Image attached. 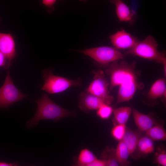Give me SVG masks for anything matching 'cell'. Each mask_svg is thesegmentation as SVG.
Here are the masks:
<instances>
[{
  "label": "cell",
  "instance_id": "obj_14",
  "mask_svg": "<svg viewBox=\"0 0 166 166\" xmlns=\"http://www.w3.org/2000/svg\"><path fill=\"white\" fill-rule=\"evenodd\" d=\"M166 84L164 78H161L155 81L151 86L147 94L151 100H155L166 96Z\"/></svg>",
  "mask_w": 166,
  "mask_h": 166
},
{
  "label": "cell",
  "instance_id": "obj_29",
  "mask_svg": "<svg viewBox=\"0 0 166 166\" xmlns=\"http://www.w3.org/2000/svg\"><path fill=\"white\" fill-rule=\"evenodd\" d=\"M74 166H76V165H74Z\"/></svg>",
  "mask_w": 166,
  "mask_h": 166
},
{
  "label": "cell",
  "instance_id": "obj_6",
  "mask_svg": "<svg viewBox=\"0 0 166 166\" xmlns=\"http://www.w3.org/2000/svg\"><path fill=\"white\" fill-rule=\"evenodd\" d=\"M93 80L86 91L102 100L105 104L109 105L113 102V97L110 94V84L106 78L103 71L101 69L93 71Z\"/></svg>",
  "mask_w": 166,
  "mask_h": 166
},
{
  "label": "cell",
  "instance_id": "obj_23",
  "mask_svg": "<svg viewBox=\"0 0 166 166\" xmlns=\"http://www.w3.org/2000/svg\"><path fill=\"white\" fill-rule=\"evenodd\" d=\"M155 161L161 166H166V153L165 149L160 150L156 153Z\"/></svg>",
  "mask_w": 166,
  "mask_h": 166
},
{
  "label": "cell",
  "instance_id": "obj_28",
  "mask_svg": "<svg viewBox=\"0 0 166 166\" xmlns=\"http://www.w3.org/2000/svg\"><path fill=\"white\" fill-rule=\"evenodd\" d=\"M18 166H20V165H18ZM34 166L32 165V166Z\"/></svg>",
  "mask_w": 166,
  "mask_h": 166
},
{
  "label": "cell",
  "instance_id": "obj_3",
  "mask_svg": "<svg viewBox=\"0 0 166 166\" xmlns=\"http://www.w3.org/2000/svg\"><path fill=\"white\" fill-rule=\"evenodd\" d=\"M53 69H48L42 71L44 80L41 88L49 94H56L63 92L72 87H80L82 84L80 78L71 80L54 75Z\"/></svg>",
  "mask_w": 166,
  "mask_h": 166
},
{
  "label": "cell",
  "instance_id": "obj_9",
  "mask_svg": "<svg viewBox=\"0 0 166 166\" xmlns=\"http://www.w3.org/2000/svg\"><path fill=\"white\" fill-rule=\"evenodd\" d=\"M78 97V107L85 113L97 110L102 105L105 104L100 98L86 91L81 93Z\"/></svg>",
  "mask_w": 166,
  "mask_h": 166
},
{
  "label": "cell",
  "instance_id": "obj_24",
  "mask_svg": "<svg viewBox=\"0 0 166 166\" xmlns=\"http://www.w3.org/2000/svg\"><path fill=\"white\" fill-rule=\"evenodd\" d=\"M106 161L105 160L97 159L91 162L83 165H76L77 166H105Z\"/></svg>",
  "mask_w": 166,
  "mask_h": 166
},
{
  "label": "cell",
  "instance_id": "obj_26",
  "mask_svg": "<svg viewBox=\"0 0 166 166\" xmlns=\"http://www.w3.org/2000/svg\"><path fill=\"white\" fill-rule=\"evenodd\" d=\"M56 1L55 0H43L42 1V3L48 8H53V6Z\"/></svg>",
  "mask_w": 166,
  "mask_h": 166
},
{
  "label": "cell",
  "instance_id": "obj_21",
  "mask_svg": "<svg viewBox=\"0 0 166 166\" xmlns=\"http://www.w3.org/2000/svg\"><path fill=\"white\" fill-rule=\"evenodd\" d=\"M113 110V109L109 105L104 104L97 110V114L101 119H106L111 115Z\"/></svg>",
  "mask_w": 166,
  "mask_h": 166
},
{
  "label": "cell",
  "instance_id": "obj_8",
  "mask_svg": "<svg viewBox=\"0 0 166 166\" xmlns=\"http://www.w3.org/2000/svg\"><path fill=\"white\" fill-rule=\"evenodd\" d=\"M114 47L117 49L128 50L134 46L139 41L137 38L124 29L118 30L109 36Z\"/></svg>",
  "mask_w": 166,
  "mask_h": 166
},
{
  "label": "cell",
  "instance_id": "obj_17",
  "mask_svg": "<svg viewBox=\"0 0 166 166\" xmlns=\"http://www.w3.org/2000/svg\"><path fill=\"white\" fill-rule=\"evenodd\" d=\"M132 112V108L124 106L113 109L114 118L118 124L125 125Z\"/></svg>",
  "mask_w": 166,
  "mask_h": 166
},
{
  "label": "cell",
  "instance_id": "obj_4",
  "mask_svg": "<svg viewBox=\"0 0 166 166\" xmlns=\"http://www.w3.org/2000/svg\"><path fill=\"white\" fill-rule=\"evenodd\" d=\"M158 46V44L154 38L149 35L144 40L139 41L134 47L128 50L126 53L163 64L166 63L165 55L164 53L159 51Z\"/></svg>",
  "mask_w": 166,
  "mask_h": 166
},
{
  "label": "cell",
  "instance_id": "obj_27",
  "mask_svg": "<svg viewBox=\"0 0 166 166\" xmlns=\"http://www.w3.org/2000/svg\"><path fill=\"white\" fill-rule=\"evenodd\" d=\"M18 163L17 162L12 163L0 162V166H18Z\"/></svg>",
  "mask_w": 166,
  "mask_h": 166
},
{
  "label": "cell",
  "instance_id": "obj_25",
  "mask_svg": "<svg viewBox=\"0 0 166 166\" xmlns=\"http://www.w3.org/2000/svg\"><path fill=\"white\" fill-rule=\"evenodd\" d=\"M10 66L6 58L0 51V67H3L7 69Z\"/></svg>",
  "mask_w": 166,
  "mask_h": 166
},
{
  "label": "cell",
  "instance_id": "obj_15",
  "mask_svg": "<svg viewBox=\"0 0 166 166\" xmlns=\"http://www.w3.org/2000/svg\"><path fill=\"white\" fill-rule=\"evenodd\" d=\"M115 154L119 166H130L128 160L130 153L127 146L122 140L119 141L115 149Z\"/></svg>",
  "mask_w": 166,
  "mask_h": 166
},
{
  "label": "cell",
  "instance_id": "obj_2",
  "mask_svg": "<svg viewBox=\"0 0 166 166\" xmlns=\"http://www.w3.org/2000/svg\"><path fill=\"white\" fill-rule=\"evenodd\" d=\"M35 101L38 105L37 109L33 118L26 123V126L28 128L36 126L39 121L42 120L57 121L65 117L76 115L75 112L68 110L55 103L45 94H43Z\"/></svg>",
  "mask_w": 166,
  "mask_h": 166
},
{
  "label": "cell",
  "instance_id": "obj_22",
  "mask_svg": "<svg viewBox=\"0 0 166 166\" xmlns=\"http://www.w3.org/2000/svg\"><path fill=\"white\" fill-rule=\"evenodd\" d=\"M126 126L125 125L117 124L114 126L111 131L113 136L116 140H122L125 133Z\"/></svg>",
  "mask_w": 166,
  "mask_h": 166
},
{
  "label": "cell",
  "instance_id": "obj_10",
  "mask_svg": "<svg viewBox=\"0 0 166 166\" xmlns=\"http://www.w3.org/2000/svg\"><path fill=\"white\" fill-rule=\"evenodd\" d=\"M0 51L10 66L12 60L16 56L15 42L11 34L0 32Z\"/></svg>",
  "mask_w": 166,
  "mask_h": 166
},
{
  "label": "cell",
  "instance_id": "obj_11",
  "mask_svg": "<svg viewBox=\"0 0 166 166\" xmlns=\"http://www.w3.org/2000/svg\"><path fill=\"white\" fill-rule=\"evenodd\" d=\"M132 112L135 123L141 132H145L156 124H162L150 114H143L133 108Z\"/></svg>",
  "mask_w": 166,
  "mask_h": 166
},
{
  "label": "cell",
  "instance_id": "obj_19",
  "mask_svg": "<svg viewBox=\"0 0 166 166\" xmlns=\"http://www.w3.org/2000/svg\"><path fill=\"white\" fill-rule=\"evenodd\" d=\"M115 149L112 147H106L102 152V159L105 160V166H119L115 157Z\"/></svg>",
  "mask_w": 166,
  "mask_h": 166
},
{
  "label": "cell",
  "instance_id": "obj_1",
  "mask_svg": "<svg viewBox=\"0 0 166 166\" xmlns=\"http://www.w3.org/2000/svg\"><path fill=\"white\" fill-rule=\"evenodd\" d=\"M135 65V62L129 64L123 61H117L106 66L105 72L110 79L109 89L119 87L117 104L128 101L138 89L143 88V84L138 80Z\"/></svg>",
  "mask_w": 166,
  "mask_h": 166
},
{
  "label": "cell",
  "instance_id": "obj_7",
  "mask_svg": "<svg viewBox=\"0 0 166 166\" xmlns=\"http://www.w3.org/2000/svg\"><path fill=\"white\" fill-rule=\"evenodd\" d=\"M28 96L15 86L8 71L4 83L0 87V108H7L14 103Z\"/></svg>",
  "mask_w": 166,
  "mask_h": 166
},
{
  "label": "cell",
  "instance_id": "obj_13",
  "mask_svg": "<svg viewBox=\"0 0 166 166\" xmlns=\"http://www.w3.org/2000/svg\"><path fill=\"white\" fill-rule=\"evenodd\" d=\"M141 132L138 130H133L126 127L122 140L127 146L130 155L132 156L136 150L138 142L141 137Z\"/></svg>",
  "mask_w": 166,
  "mask_h": 166
},
{
  "label": "cell",
  "instance_id": "obj_16",
  "mask_svg": "<svg viewBox=\"0 0 166 166\" xmlns=\"http://www.w3.org/2000/svg\"><path fill=\"white\" fill-rule=\"evenodd\" d=\"M145 136L153 140H165L166 132L162 124H156L145 131Z\"/></svg>",
  "mask_w": 166,
  "mask_h": 166
},
{
  "label": "cell",
  "instance_id": "obj_12",
  "mask_svg": "<svg viewBox=\"0 0 166 166\" xmlns=\"http://www.w3.org/2000/svg\"><path fill=\"white\" fill-rule=\"evenodd\" d=\"M111 3L115 7L117 16L119 20L122 22H132L135 13L123 1L120 0H112Z\"/></svg>",
  "mask_w": 166,
  "mask_h": 166
},
{
  "label": "cell",
  "instance_id": "obj_5",
  "mask_svg": "<svg viewBox=\"0 0 166 166\" xmlns=\"http://www.w3.org/2000/svg\"><path fill=\"white\" fill-rule=\"evenodd\" d=\"M78 51L91 57L97 64L105 67L124 57L120 50L114 47L107 46L87 49Z\"/></svg>",
  "mask_w": 166,
  "mask_h": 166
},
{
  "label": "cell",
  "instance_id": "obj_20",
  "mask_svg": "<svg viewBox=\"0 0 166 166\" xmlns=\"http://www.w3.org/2000/svg\"><path fill=\"white\" fill-rule=\"evenodd\" d=\"M97 159V158L92 152L88 149L84 148L81 150L79 154L77 165H85Z\"/></svg>",
  "mask_w": 166,
  "mask_h": 166
},
{
  "label": "cell",
  "instance_id": "obj_18",
  "mask_svg": "<svg viewBox=\"0 0 166 166\" xmlns=\"http://www.w3.org/2000/svg\"><path fill=\"white\" fill-rule=\"evenodd\" d=\"M137 149L140 152L139 158L142 155H147L153 152L154 150L153 140L145 136L141 137L138 142Z\"/></svg>",
  "mask_w": 166,
  "mask_h": 166
}]
</instances>
